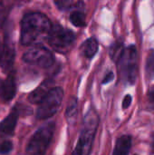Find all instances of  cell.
I'll list each match as a JSON object with an SVG mask.
<instances>
[{
    "instance_id": "cell-11",
    "label": "cell",
    "mask_w": 154,
    "mask_h": 155,
    "mask_svg": "<svg viewBox=\"0 0 154 155\" xmlns=\"http://www.w3.org/2000/svg\"><path fill=\"white\" fill-rule=\"evenodd\" d=\"M16 93V84L15 79L13 72H10L8 76L5 81H3V84L0 90V97L4 102L11 101Z\"/></svg>"
},
{
    "instance_id": "cell-7",
    "label": "cell",
    "mask_w": 154,
    "mask_h": 155,
    "mask_svg": "<svg viewBox=\"0 0 154 155\" xmlns=\"http://www.w3.org/2000/svg\"><path fill=\"white\" fill-rule=\"evenodd\" d=\"M22 58L25 63L36 64L42 68H49L54 62V57L51 51L42 45H32L23 54Z\"/></svg>"
},
{
    "instance_id": "cell-25",
    "label": "cell",
    "mask_w": 154,
    "mask_h": 155,
    "mask_svg": "<svg viewBox=\"0 0 154 155\" xmlns=\"http://www.w3.org/2000/svg\"><path fill=\"white\" fill-rule=\"evenodd\" d=\"M2 52H3V43L0 40V60H1V56H2Z\"/></svg>"
},
{
    "instance_id": "cell-21",
    "label": "cell",
    "mask_w": 154,
    "mask_h": 155,
    "mask_svg": "<svg viewBox=\"0 0 154 155\" xmlns=\"http://www.w3.org/2000/svg\"><path fill=\"white\" fill-rule=\"evenodd\" d=\"M131 104H132V96L128 94V95H126L124 97V99L123 101V109L128 108L131 105Z\"/></svg>"
},
{
    "instance_id": "cell-2",
    "label": "cell",
    "mask_w": 154,
    "mask_h": 155,
    "mask_svg": "<svg viewBox=\"0 0 154 155\" xmlns=\"http://www.w3.org/2000/svg\"><path fill=\"white\" fill-rule=\"evenodd\" d=\"M54 132V124L47 123L41 126L31 137L27 147L26 155H44L52 141Z\"/></svg>"
},
{
    "instance_id": "cell-3",
    "label": "cell",
    "mask_w": 154,
    "mask_h": 155,
    "mask_svg": "<svg viewBox=\"0 0 154 155\" xmlns=\"http://www.w3.org/2000/svg\"><path fill=\"white\" fill-rule=\"evenodd\" d=\"M47 41L54 51L65 54L73 46L75 41V34L69 29L64 28L60 25H52Z\"/></svg>"
},
{
    "instance_id": "cell-22",
    "label": "cell",
    "mask_w": 154,
    "mask_h": 155,
    "mask_svg": "<svg viewBox=\"0 0 154 155\" xmlns=\"http://www.w3.org/2000/svg\"><path fill=\"white\" fill-rule=\"evenodd\" d=\"M113 77H114V75H113V72H109V73H108V74L105 75V77L103 78V84H107V83L111 82V81L113 79Z\"/></svg>"
},
{
    "instance_id": "cell-13",
    "label": "cell",
    "mask_w": 154,
    "mask_h": 155,
    "mask_svg": "<svg viewBox=\"0 0 154 155\" xmlns=\"http://www.w3.org/2000/svg\"><path fill=\"white\" fill-rule=\"evenodd\" d=\"M98 51V42L95 38L91 37L85 40L81 46V52L86 58H93Z\"/></svg>"
},
{
    "instance_id": "cell-20",
    "label": "cell",
    "mask_w": 154,
    "mask_h": 155,
    "mask_svg": "<svg viewBox=\"0 0 154 155\" xmlns=\"http://www.w3.org/2000/svg\"><path fill=\"white\" fill-rule=\"evenodd\" d=\"M13 149V143L10 141H4L0 144V154H8Z\"/></svg>"
},
{
    "instance_id": "cell-9",
    "label": "cell",
    "mask_w": 154,
    "mask_h": 155,
    "mask_svg": "<svg viewBox=\"0 0 154 155\" xmlns=\"http://www.w3.org/2000/svg\"><path fill=\"white\" fill-rule=\"evenodd\" d=\"M19 110L18 107H14L10 114L3 120L0 124V135L3 136H10L14 134L17 120L19 117Z\"/></svg>"
},
{
    "instance_id": "cell-15",
    "label": "cell",
    "mask_w": 154,
    "mask_h": 155,
    "mask_svg": "<svg viewBox=\"0 0 154 155\" xmlns=\"http://www.w3.org/2000/svg\"><path fill=\"white\" fill-rule=\"evenodd\" d=\"M77 115V99L75 97H73L67 106L65 116L69 124H74V121H75Z\"/></svg>"
},
{
    "instance_id": "cell-8",
    "label": "cell",
    "mask_w": 154,
    "mask_h": 155,
    "mask_svg": "<svg viewBox=\"0 0 154 155\" xmlns=\"http://www.w3.org/2000/svg\"><path fill=\"white\" fill-rule=\"evenodd\" d=\"M15 57V49L10 35H6L5 36V41L3 43V52L0 60V66L5 73H10Z\"/></svg>"
},
{
    "instance_id": "cell-27",
    "label": "cell",
    "mask_w": 154,
    "mask_h": 155,
    "mask_svg": "<svg viewBox=\"0 0 154 155\" xmlns=\"http://www.w3.org/2000/svg\"><path fill=\"white\" fill-rule=\"evenodd\" d=\"M152 147L154 148V135H153V140H152Z\"/></svg>"
},
{
    "instance_id": "cell-17",
    "label": "cell",
    "mask_w": 154,
    "mask_h": 155,
    "mask_svg": "<svg viewBox=\"0 0 154 155\" xmlns=\"http://www.w3.org/2000/svg\"><path fill=\"white\" fill-rule=\"evenodd\" d=\"M123 50H124V48H123L122 43H114L110 49V55H111L112 59L113 61L117 62L119 60L120 56L122 55Z\"/></svg>"
},
{
    "instance_id": "cell-12",
    "label": "cell",
    "mask_w": 154,
    "mask_h": 155,
    "mask_svg": "<svg viewBox=\"0 0 154 155\" xmlns=\"http://www.w3.org/2000/svg\"><path fill=\"white\" fill-rule=\"evenodd\" d=\"M132 146V139L129 135L120 137L115 144L113 155H128Z\"/></svg>"
},
{
    "instance_id": "cell-23",
    "label": "cell",
    "mask_w": 154,
    "mask_h": 155,
    "mask_svg": "<svg viewBox=\"0 0 154 155\" xmlns=\"http://www.w3.org/2000/svg\"><path fill=\"white\" fill-rule=\"evenodd\" d=\"M72 155H82V151H81V148H80V146H79L78 144L76 145V147H75V150L73 152Z\"/></svg>"
},
{
    "instance_id": "cell-5",
    "label": "cell",
    "mask_w": 154,
    "mask_h": 155,
    "mask_svg": "<svg viewBox=\"0 0 154 155\" xmlns=\"http://www.w3.org/2000/svg\"><path fill=\"white\" fill-rule=\"evenodd\" d=\"M64 98V91L61 87H53L48 94L39 104L36 117L46 120L54 116L60 109Z\"/></svg>"
},
{
    "instance_id": "cell-4",
    "label": "cell",
    "mask_w": 154,
    "mask_h": 155,
    "mask_svg": "<svg viewBox=\"0 0 154 155\" xmlns=\"http://www.w3.org/2000/svg\"><path fill=\"white\" fill-rule=\"evenodd\" d=\"M99 118L94 111H89L84 120L78 145L81 148L82 155H89L98 127Z\"/></svg>"
},
{
    "instance_id": "cell-6",
    "label": "cell",
    "mask_w": 154,
    "mask_h": 155,
    "mask_svg": "<svg viewBox=\"0 0 154 155\" xmlns=\"http://www.w3.org/2000/svg\"><path fill=\"white\" fill-rule=\"evenodd\" d=\"M117 63L120 65L121 74L123 80L133 84L137 76V51L134 45H131L123 50Z\"/></svg>"
},
{
    "instance_id": "cell-24",
    "label": "cell",
    "mask_w": 154,
    "mask_h": 155,
    "mask_svg": "<svg viewBox=\"0 0 154 155\" xmlns=\"http://www.w3.org/2000/svg\"><path fill=\"white\" fill-rule=\"evenodd\" d=\"M149 100L154 103V91H152L149 93Z\"/></svg>"
},
{
    "instance_id": "cell-10",
    "label": "cell",
    "mask_w": 154,
    "mask_h": 155,
    "mask_svg": "<svg viewBox=\"0 0 154 155\" xmlns=\"http://www.w3.org/2000/svg\"><path fill=\"white\" fill-rule=\"evenodd\" d=\"M53 84H54V81L51 79H47L44 81L37 88H35L28 95V101L31 104H39L51 91V89L53 88Z\"/></svg>"
},
{
    "instance_id": "cell-19",
    "label": "cell",
    "mask_w": 154,
    "mask_h": 155,
    "mask_svg": "<svg viewBox=\"0 0 154 155\" xmlns=\"http://www.w3.org/2000/svg\"><path fill=\"white\" fill-rule=\"evenodd\" d=\"M54 2L60 10H67L73 5V0H54Z\"/></svg>"
},
{
    "instance_id": "cell-14",
    "label": "cell",
    "mask_w": 154,
    "mask_h": 155,
    "mask_svg": "<svg viewBox=\"0 0 154 155\" xmlns=\"http://www.w3.org/2000/svg\"><path fill=\"white\" fill-rule=\"evenodd\" d=\"M12 6V0H0V29L5 25Z\"/></svg>"
},
{
    "instance_id": "cell-1",
    "label": "cell",
    "mask_w": 154,
    "mask_h": 155,
    "mask_svg": "<svg viewBox=\"0 0 154 155\" xmlns=\"http://www.w3.org/2000/svg\"><path fill=\"white\" fill-rule=\"evenodd\" d=\"M52 28L49 18L39 12H31L21 21L20 42L23 45H36L47 40Z\"/></svg>"
},
{
    "instance_id": "cell-16",
    "label": "cell",
    "mask_w": 154,
    "mask_h": 155,
    "mask_svg": "<svg viewBox=\"0 0 154 155\" xmlns=\"http://www.w3.org/2000/svg\"><path fill=\"white\" fill-rule=\"evenodd\" d=\"M71 23L76 27H83L85 25V15L81 10H75L70 15Z\"/></svg>"
},
{
    "instance_id": "cell-26",
    "label": "cell",
    "mask_w": 154,
    "mask_h": 155,
    "mask_svg": "<svg viewBox=\"0 0 154 155\" xmlns=\"http://www.w3.org/2000/svg\"><path fill=\"white\" fill-rule=\"evenodd\" d=\"M2 84H3V81L0 79V90H1V87H2Z\"/></svg>"
},
{
    "instance_id": "cell-18",
    "label": "cell",
    "mask_w": 154,
    "mask_h": 155,
    "mask_svg": "<svg viewBox=\"0 0 154 155\" xmlns=\"http://www.w3.org/2000/svg\"><path fill=\"white\" fill-rule=\"evenodd\" d=\"M146 73L147 75L152 79L154 77V50H152L148 58H147V62H146Z\"/></svg>"
}]
</instances>
